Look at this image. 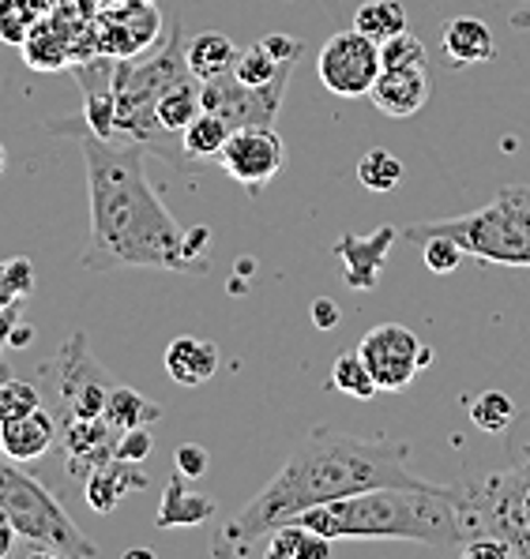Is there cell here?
<instances>
[{
	"mask_svg": "<svg viewBox=\"0 0 530 559\" xmlns=\"http://www.w3.org/2000/svg\"><path fill=\"white\" fill-rule=\"evenodd\" d=\"M87 162L91 188V237L83 248V266L94 274L128 271H177L208 274L211 229L177 226L174 214L143 174L140 143H109L94 132H72Z\"/></svg>",
	"mask_w": 530,
	"mask_h": 559,
	"instance_id": "6da1fadb",
	"label": "cell"
},
{
	"mask_svg": "<svg viewBox=\"0 0 530 559\" xmlns=\"http://www.w3.org/2000/svg\"><path fill=\"white\" fill-rule=\"evenodd\" d=\"M407 454L410 451L399 443H369L335 428H313L249 507L219 530L215 552H249L256 540H263L282 522H294L309 507L346 500L380 485H422V477L407 469Z\"/></svg>",
	"mask_w": 530,
	"mask_h": 559,
	"instance_id": "7a4b0ae2",
	"label": "cell"
},
{
	"mask_svg": "<svg viewBox=\"0 0 530 559\" xmlns=\"http://www.w3.org/2000/svg\"><path fill=\"white\" fill-rule=\"evenodd\" d=\"M294 522L331 540H414V545L456 548V552L467 540L459 488H440L429 480L369 488L346 500L309 507Z\"/></svg>",
	"mask_w": 530,
	"mask_h": 559,
	"instance_id": "3957f363",
	"label": "cell"
},
{
	"mask_svg": "<svg viewBox=\"0 0 530 559\" xmlns=\"http://www.w3.org/2000/svg\"><path fill=\"white\" fill-rule=\"evenodd\" d=\"M407 240L448 237L463 255L500 266H530V185H504L485 206L437 222L399 229Z\"/></svg>",
	"mask_w": 530,
	"mask_h": 559,
	"instance_id": "277c9868",
	"label": "cell"
},
{
	"mask_svg": "<svg viewBox=\"0 0 530 559\" xmlns=\"http://www.w3.org/2000/svg\"><path fill=\"white\" fill-rule=\"evenodd\" d=\"M0 507L12 519L15 533L34 548L57 559H94L98 548L80 533L68 511L61 507L54 492L42 485L38 477H31L27 469H20V462L0 454Z\"/></svg>",
	"mask_w": 530,
	"mask_h": 559,
	"instance_id": "5b68a950",
	"label": "cell"
},
{
	"mask_svg": "<svg viewBox=\"0 0 530 559\" xmlns=\"http://www.w3.org/2000/svg\"><path fill=\"white\" fill-rule=\"evenodd\" d=\"M459 514L470 537H497L511 559H530V469L516 466L482 473L459 485ZM463 548V545H459Z\"/></svg>",
	"mask_w": 530,
	"mask_h": 559,
	"instance_id": "8992f818",
	"label": "cell"
},
{
	"mask_svg": "<svg viewBox=\"0 0 530 559\" xmlns=\"http://www.w3.org/2000/svg\"><path fill=\"white\" fill-rule=\"evenodd\" d=\"M54 372V394L61 402V417H102L114 391V376L102 368V360L91 354V342L83 331L68 334V342L57 349V360L46 368Z\"/></svg>",
	"mask_w": 530,
	"mask_h": 559,
	"instance_id": "52a82bcc",
	"label": "cell"
},
{
	"mask_svg": "<svg viewBox=\"0 0 530 559\" xmlns=\"http://www.w3.org/2000/svg\"><path fill=\"white\" fill-rule=\"evenodd\" d=\"M294 68L297 64L282 68L268 87H249V83H242L234 72L219 75V80H208V83H203V109L219 114L229 128L275 124L279 106H282V98H286V87H290V75H294Z\"/></svg>",
	"mask_w": 530,
	"mask_h": 559,
	"instance_id": "ba28073f",
	"label": "cell"
},
{
	"mask_svg": "<svg viewBox=\"0 0 530 559\" xmlns=\"http://www.w3.org/2000/svg\"><path fill=\"white\" fill-rule=\"evenodd\" d=\"M380 41L365 38L362 31H339L328 38V46L316 57V75L339 98H362L373 91L380 75Z\"/></svg>",
	"mask_w": 530,
	"mask_h": 559,
	"instance_id": "9c48e42d",
	"label": "cell"
},
{
	"mask_svg": "<svg viewBox=\"0 0 530 559\" xmlns=\"http://www.w3.org/2000/svg\"><path fill=\"white\" fill-rule=\"evenodd\" d=\"M357 354L369 365L380 391H407L425 365L433 360L429 349L417 342V334L403 323H380L362 338Z\"/></svg>",
	"mask_w": 530,
	"mask_h": 559,
	"instance_id": "30bf717a",
	"label": "cell"
},
{
	"mask_svg": "<svg viewBox=\"0 0 530 559\" xmlns=\"http://www.w3.org/2000/svg\"><path fill=\"white\" fill-rule=\"evenodd\" d=\"M91 34L102 57H140L162 38V12L155 0H117V4L94 12Z\"/></svg>",
	"mask_w": 530,
	"mask_h": 559,
	"instance_id": "8fae6325",
	"label": "cell"
},
{
	"mask_svg": "<svg viewBox=\"0 0 530 559\" xmlns=\"http://www.w3.org/2000/svg\"><path fill=\"white\" fill-rule=\"evenodd\" d=\"M222 169L229 180L245 188V192H260L268 180L279 177V169L286 166V143L275 132V124H256V128H234L226 140V147L219 151Z\"/></svg>",
	"mask_w": 530,
	"mask_h": 559,
	"instance_id": "7c38bea8",
	"label": "cell"
},
{
	"mask_svg": "<svg viewBox=\"0 0 530 559\" xmlns=\"http://www.w3.org/2000/svg\"><path fill=\"white\" fill-rule=\"evenodd\" d=\"M121 436L125 432L106 417V413H102V417L57 420V443H61L72 477H87L91 469H98V466H106L109 459H117Z\"/></svg>",
	"mask_w": 530,
	"mask_h": 559,
	"instance_id": "4fadbf2b",
	"label": "cell"
},
{
	"mask_svg": "<svg viewBox=\"0 0 530 559\" xmlns=\"http://www.w3.org/2000/svg\"><path fill=\"white\" fill-rule=\"evenodd\" d=\"M399 226H376L373 234H343L335 240V260L343 266L350 289H376L380 286L388 248L396 245Z\"/></svg>",
	"mask_w": 530,
	"mask_h": 559,
	"instance_id": "5bb4252c",
	"label": "cell"
},
{
	"mask_svg": "<svg viewBox=\"0 0 530 559\" xmlns=\"http://www.w3.org/2000/svg\"><path fill=\"white\" fill-rule=\"evenodd\" d=\"M373 106L388 117H414L429 102V64L410 68H380L373 91Z\"/></svg>",
	"mask_w": 530,
	"mask_h": 559,
	"instance_id": "9a60e30c",
	"label": "cell"
},
{
	"mask_svg": "<svg viewBox=\"0 0 530 559\" xmlns=\"http://www.w3.org/2000/svg\"><path fill=\"white\" fill-rule=\"evenodd\" d=\"M57 443V417L49 409H31L27 417H15L0 425V454L12 462H38Z\"/></svg>",
	"mask_w": 530,
	"mask_h": 559,
	"instance_id": "2e32d148",
	"label": "cell"
},
{
	"mask_svg": "<svg viewBox=\"0 0 530 559\" xmlns=\"http://www.w3.org/2000/svg\"><path fill=\"white\" fill-rule=\"evenodd\" d=\"M215 514V500L200 488L188 485V477L174 469V477L166 480L155 514V530H188V526H203V522Z\"/></svg>",
	"mask_w": 530,
	"mask_h": 559,
	"instance_id": "e0dca14e",
	"label": "cell"
},
{
	"mask_svg": "<svg viewBox=\"0 0 530 559\" xmlns=\"http://www.w3.org/2000/svg\"><path fill=\"white\" fill-rule=\"evenodd\" d=\"M140 488H148V473L136 469V462H125V459H109L106 466L91 469L87 477H83L87 507L98 514L117 511V503H121L128 492H140Z\"/></svg>",
	"mask_w": 530,
	"mask_h": 559,
	"instance_id": "ac0fdd59",
	"label": "cell"
},
{
	"mask_svg": "<svg viewBox=\"0 0 530 559\" xmlns=\"http://www.w3.org/2000/svg\"><path fill=\"white\" fill-rule=\"evenodd\" d=\"M87 31H83V34H87ZM75 38H80V34H72L68 27H61L54 15H46V20L34 23V31L27 34V41L20 46L23 60H27L34 72H57V68H72Z\"/></svg>",
	"mask_w": 530,
	"mask_h": 559,
	"instance_id": "d6986e66",
	"label": "cell"
},
{
	"mask_svg": "<svg viewBox=\"0 0 530 559\" xmlns=\"http://www.w3.org/2000/svg\"><path fill=\"white\" fill-rule=\"evenodd\" d=\"M166 372L181 386H203L219 372V346L208 338H192V334L174 338L166 346Z\"/></svg>",
	"mask_w": 530,
	"mask_h": 559,
	"instance_id": "ffe728a7",
	"label": "cell"
},
{
	"mask_svg": "<svg viewBox=\"0 0 530 559\" xmlns=\"http://www.w3.org/2000/svg\"><path fill=\"white\" fill-rule=\"evenodd\" d=\"M440 46L456 64H485V60L497 57V38L474 15H456L448 20V27L440 34Z\"/></svg>",
	"mask_w": 530,
	"mask_h": 559,
	"instance_id": "44dd1931",
	"label": "cell"
},
{
	"mask_svg": "<svg viewBox=\"0 0 530 559\" xmlns=\"http://www.w3.org/2000/svg\"><path fill=\"white\" fill-rule=\"evenodd\" d=\"M237 53H242V49H237L234 41H229L226 34H219V31L196 34V38L185 46L188 72H192L200 83L219 80V75H229V72H234Z\"/></svg>",
	"mask_w": 530,
	"mask_h": 559,
	"instance_id": "7402d4cb",
	"label": "cell"
},
{
	"mask_svg": "<svg viewBox=\"0 0 530 559\" xmlns=\"http://www.w3.org/2000/svg\"><path fill=\"white\" fill-rule=\"evenodd\" d=\"M263 552L268 559H328L335 552V540L302 526V522H282L263 537Z\"/></svg>",
	"mask_w": 530,
	"mask_h": 559,
	"instance_id": "603a6c76",
	"label": "cell"
},
{
	"mask_svg": "<svg viewBox=\"0 0 530 559\" xmlns=\"http://www.w3.org/2000/svg\"><path fill=\"white\" fill-rule=\"evenodd\" d=\"M200 109H203V83L196 80V75H185L181 83H174V87H169L158 98L155 117H158V124L166 128V132L181 135L185 128L196 120V114H200Z\"/></svg>",
	"mask_w": 530,
	"mask_h": 559,
	"instance_id": "cb8c5ba5",
	"label": "cell"
},
{
	"mask_svg": "<svg viewBox=\"0 0 530 559\" xmlns=\"http://www.w3.org/2000/svg\"><path fill=\"white\" fill-rule=\"evenodd\" d=\"M106 417L114 420L121 432H128V428H151L155 420H162V406L155 399H143V394L132 391V386L117 383L114 391H109Z\"/></svg>",
	"mask_w": 530,
	"mask_h": 559,
	"instance_id": "d4e9b609",
	"label": "cell"
},
{
	"mask_svg": "<svg viewBox=\"0 0 530 559\" xmlns=\"http://www.w3.org/2000/svg\"><path fill=\"white\" fill-rule=\"evenodd\" d=\"M354 27L373 41H388L407 31V8L399 0H365L354 12Z\"/></svg>",
	"mask_w": 530,
	"mask_h": 559,
	"instance_id": "484cf974",
	"label": "cell"
},
{
	"mask_svg": "<svg viewBox=\"0 0 530 559\" xmlns=\"http://www.w3.org/2000/svg\"><path fill=\"white\" fill-rule=\"evenodd\" d=\"M229 132H234V128H229L219 114H211V109H200L192 124H188L185 132H181V143H185L188 158H196V162L219 158V151L226 147Z\"/></svg>",
	"mask_w": 530,
	"mask_h": 559,
	"instance_id": "4316f807",
	"label": "cell"
},
{
	"mask_svg": "<svg viewBox=\"0 0 530 559\" xmlns=\"http://www.w3.org/2000/svg\"><path fill=\"white\" fill-rule=\"evenodd\" d=\"M49 15V0H0V41L23 46L34 23Z\"/></svg>",
	"mask_w": 530,
	"mask_h": 559,
	"instance_id": "83f0119b",
	"label": "cell"
},
{
	"mask_svg": "<svg viewBox=\"0 0 530 559\" xmlns=\"http://www.w3.org/2000/svg\"><path fill=\"white\" fill-rule=\"evenodd\" d=\"M331 386L350 394V399H357V402H369V399L380 394V386H376L369 365H365L357 349H354V354L335 357V365H331Z\"/></svg>",
	"mask_w": 530,
	"mask_h": 559,
	"instance_id": "f1b7e54d",
	"label": "cell"
},
{
	"mask_svg": "<svg viewBox=\"0 0 530 559\" xmlns=\"http://www.w3.org/2000/svg\"><path fill=\"white\" fill-rule=\"evenodd\" d=\"M399 180H403V162L391 151L376 147L357 162V185L369 188V192H396Z\"/></svg>",
	"mask_w": 530,
	"mask_h": 559,
	"instance_id": "f546056e",
	"label": "cell"
},
{
	"mask_svg": "<svg viewBox=\"0 0 530 559\" xmlns=\"http://www.w3.org/2000/svg\"><path fill=\"white\" fill-rule=\"evenodd\" d=\"M516 417H519L516 402H511L504 391H485L470 402V420H474L482 432H493V436L508 432V428L516 425Z\"/></svg>",
	"mask_w": 530,
	"mask_h": 559,
	"instance_id": "4dcf8cb0",
	"label": "cell"
},
{
	"mask_svg": "<svg viewBox=\"0 0 530 559\" xmlns=\"http://www.w3.org/2000/svg\"><path fill=\"white\" fill-rule=\"evenodd\" d=\"M290 64H297V60H286V64H282V60H275V57L268 53V49H263V41H256V46H249V49H242V53H237L234 75L242 83H249V87H268V83L275 80L282 68H290Z\"/></svg>",
	"mask_w": 530,
	"mask_h": 559,
	"instance_id": "1f68e13d",
	"label": "cell"
},
{
	"mask_svg": "<svg viewBox=\"0 0 530 559\" xmlns=\"http://www.w3.org/2000/svg\"><path fill=\"white\" fill-rule=\"evenodd\" d=\"M38 406H42V391L31 380L8 376V380L0 383V425H4V420H15V417H27V413Z\"/></svg>",
	"mask_w": 530,
	"mask_h": 559,
	"instance_id": "d6a6232c",
	"label": "cell"
},
{
	"mask_svg": "<svg viewBox=\"0 0 530 559\" xmlns=\"http://www.w3.org/2000/svg\"><path fill=\"white\" fill-rule=\"evenodd\" d=\"M380 64L384 68H410V64H429V53H425V41L417 34H396L380 46Z\"/></svg>",
	"mask_w": 530,
	"mask_h": 559,
	"instance_id": "836d02e7",
	"label": "cell"
},
{
	"mask_svg": "<svg viewBox=\"0 0 530 559\" xmlns=\"http://www.w3.org/2000/svg\"><path fill=\"white\" fill-rule=\"evenodd\" d=\"M425 266H429L433 274H451L459 271V263H463V248L456 245V240L448 237H425Z\"/></svg>",
	"mask_w": 530,
	"mask_h": 559,
	"instance_id": "e575fe53",
	"label": "cell"
},
{
	"mask_svg": "<svg viewBox=\"0 0 530 559\" xmlns=\"http://www.w3.org/2000/svg\"><path fill=\"white\" fill-rule=\"evenodd\" d=\"M174 469L181 473V477H188V480H200L203 473L211 469L208 447H203V443H181L174 451Z\"/></svg>",
	"mask_w": 530,
	"mask_h": 559,
	"instance_id": "d590c367",
	"label": "cell"
},
{
	"mask_svg": "<svg viewBox=\"0 0 530 559\" xmlns=\"http://www.w3.org/2000/svg\"><path fill=\"white\" fill-rule=\"evenodd\" d=\"M155 451V440H151V428H128L121 436V447H117V459L125 462H148V454Z\"/></svg>",
	"mask_w": 530,
	"mask_h": 559,
	"instance_id": "8d00e7d4",
	"label": "cell"
},
{
	"mask_svg": "<svg viewBox=\"0 0 530 559\" xmlns=\"http://www.w3.org/2000/svg\"><path fill=\"white\" fill-rule=\"evenodd\" d=\"M508 432H511V440H508L511 462L530 469V413H527V417H516V425H511Z\"/></svg>",
	"mask_w": 530,
	"mask_h": 559,
	"instance_id": "74e56055",
	"label": "cell"
},
{
	"mask_svg": "<svg viewBox=\"0 0 530 559\" xmlns=\"http://www.w3.org/2000/svg\"><path fill=\"white\" fill-rule=\"evenodd\" d=\"M4 271H8V278H12L15 294L31 297V289H34V263L27 260V255H12V260H4Z\"/></svg>",
	"mask_w": 530,
	"mask_h": 559,
	"instance_id": "f35d334b",
	"label": "cell"
},
{
	"mask_svg": "<svg viewBox=\"0 0 530 559\" xmlns=\"http://www.w3.org/2000/svg\"><path fill=\"white\" fill-rule=\"evenodd\" d=\"M263 41V49H268L271 57L275 60H282V64H286V60H302V41L297 38H290V34H268V38H260Z\"/></svg>",
	"mask_w": 530,
	"mask_h": 559,
	"instance_id": "ab89813d",
	"label": "cell"
},
{
	"mask_svg": "<svg viewBox=\"0 0 530 559\" xmlns=\"http://www.w3.org/2000/svg\"><path fill=\"white\" fill-rule=\"evenodd\" d=\"M23 300H15L12 308H4V312H0V354H4V349H12V334H15V326H20L23 320Z\"/></svg>",
	"mask_w": 530,
	"mask_h": 559,
	"instance_id": "60d3db41",
	"label": "cell"
},
{
	"mask_svg": "<svg viewBox=\"0 0 530 559\" xmlns=\"http://www.w3.org/2000/svg\"><path fill=\"white\" fill-rule=\"evenodd\" d=\"M313 323L320 326V331H335L339 326V305L331 297H320L313 300Z\"/></svg>",
	"mask_w": 530,
	"mask_h": 559,
	"instance_id": "b9f144b4",
	"label": "cell"
},
{
	"mask_svg": "<svg viewBox=\"0 0 530 559\" xmlns=\"http://www.w3.org/2000/svg\"><path fill=\"white\" fill-rule=\"evenodd\" d=\"M15 537H20V533H15L12 519L4 514V507H0V559L15 552Z\"/></svg>",
	"mask_w": 530,
	"mask_h": 559,
	"instance_id": "7bdbcfd3",
	"label": "cell"
},
{
	"mask_svg": "<svg viewBox=\"0 0 530 559\" xmlns=\"http://www.w3.org/2000/svg\"><path fill=\"white\" fill-rule=\"evenodd\" d=\"M15 300H27V297H20V294H15L12 278H8L4 263H0V312H4V308H12V305H15Z\"/></svg>",
	"mask_w": 530,
	"mask_h": 559,
	"instance_id": "ee69618b",
	"label": "cell"
},
{
	"mask_svg": "<svg viewBox=\"0 0 530 559\" xmlns=\"http://www.w3.org/2000/svg\"><path fill=\"white\" fill-rule=\"evenodd\" d=\"M31 338H34V331H31V326H23V323H20V326H15V334H12V349H15V346H27Z\"/></svg>",
	"mask_w": 530,
	"mask_h": 559,
	"instance_id": "f6af8a7d",
	"label": "cell"
},
{
	"mask_svg": "<svg viewBox=\"0 0 530 559\" xmlns=\"http://www.w3.org/2000/svg\"><path fill=\"white\" fill-rule=\"evenodd\" d=\"M4 166H8V154H4V143H0V174H4Z\"/></svg>",
	"mask_w": 530,
	"mask_h": 559,
	"instance_id": "bcb514c9",
	"label": "cell"
},
{
	"mask_svg": "<svg viewBox=\"0 0 530 559\" xmlns=\"http://www.w3.org/2000/svg\"><path fill=\"white\" fill-rule=\"evenodd\" d=\"M94 8H109V4H117V0H91Z\"/></svg>",
	"mask_w": 530,
	"mask_h": 559,
	"instance_id": "7dc6e473",
	"label": "cell"
},
{
	"mask_svg": "<svg viewBox=\"0 0 530 559\" xmlns=\"http://www.w3.org/2000/svg\"><path fill=\"white\" fill-rule=\"evenodd\" d=\"M8 376H12V372H8V368H4V360H0V383H4Z\"/></svg>",
	"mask_w": 530,
	"mask_h": 559,
	"instance_id": "c3c4849f",
	"label": "cell"
}]
</instances>
